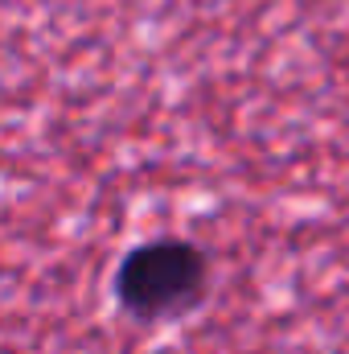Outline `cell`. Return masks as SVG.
Instances as JSON below:
<instances>
[{
    "instance_id": "1",
    "label": "cell",
    "mask_w": 349,
    "mask_h": 354,
    "mask_svg": "<svg viewBox=\"0 0 349 354\" xmlns=\"http://www.w3.org/2000/svg\"><path fill=\"white\" fill-rule=\"evenodd\" d=\"M206 284H210L206 252L181 239L144 243L115 272L119 305L140 322H169L197 309L206 297Z\"/></svg>"
}]
</instances>
